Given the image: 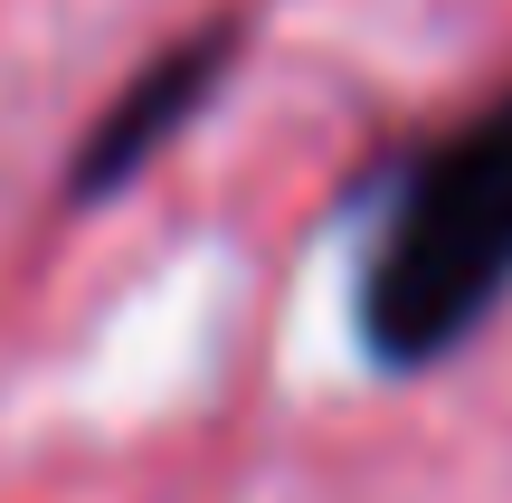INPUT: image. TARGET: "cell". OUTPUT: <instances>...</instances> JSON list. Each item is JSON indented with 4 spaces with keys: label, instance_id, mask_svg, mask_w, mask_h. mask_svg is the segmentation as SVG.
Wrapping results in <instances>:
<instances>
[{
    "label": "cell",
    "instance_id": "cell-1",
    "mask_svg": "<svg viewBox=\"0 0 512 503\" xmlns=\"http://www.w3.org/2000/svg\"><path fill=\"white\" fill-rule=\"evenodd\" d=\"M512 295V95L418 152L361 257V342L389 371L456 352Z\"/></svg>",
    "mask_w": 512,
    "mask_h": 503
},
{
    "label": "cell",
    "instance_id": "cell-2",
    "mask_svg": "<svg viewBox=\"0 0 512 503\" xmlns=\"http://www.w3.org/2000/svg\"><path fill=\"white\" fill-rule=\"evenodd\" d=\"M219 67H228V29H200V38H181L171 57H152V67L114 95V114L86 133V152H76V181H67V190H76V200L124 190L133 171H143L152 152L190 124V114H200V95L219 86Z\"/></svg>",
    "mask_w": 512,
    "mask_h": 503
}]
</instances>
